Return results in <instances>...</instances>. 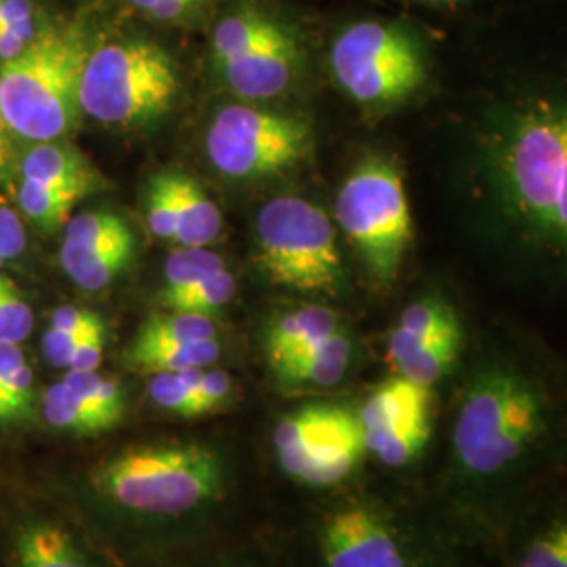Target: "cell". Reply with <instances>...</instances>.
Returning <instances> with one entry per match:
<instances>
[{"mask_svg": "<svg viewBox=\"0 0 567 567\" xmlns=\"http://www.w3.org/2000/svg\"><path fill=\"white\" fill-rule=\"evenodd\" d=\"M82 487L103 507L143 522L177 519L215 503L225 463L196 442H152L124 447L86 471Z\"/></svg>", "mask_w": 567, "mask_h": 567, "instance_id": "obj_1", "label": "cell"}, {"mask_svg": "<svg viewBox=\"0 0 567 567\" xmlns=\"http://www.w3.org/2000/svg\"><path fill=\"white\" fill-rule=\"evenodd\" d=\"M93 44L82 25H47L16 60L0 63V112L25 142H60L81 116L79 91Z\"/></svg>", "mask_w": 567, "mask_h": 567, "instance_id": "obj_2", "label": "cell"}, {"mask_svg": "<svg viewBox=\"0 0 567 567\" xmlns=\"http://www.w3.org/2000/svg\"><path fill=\"white\" fill-rule=\"evenodd\" d=\"M496 175L511 210L540 236L566 243L567 121L538 107L513 122L496 154Z\"/></svg>", "mask_w": 567, "mask_h": 567, "instance_id": "obj_3", "label": "cell"}, {"mask_svg": "<svg viewBox=\"0 0 567 567\" xmlns=\"http://www.w3.org/2000/svg\"><path fill=\"white\" fill-rule=\"evenodd\" d=\"M179 70L158 42L121 39L93 47L81 76V114L133 128L161 121L179 95Z\"/></svg>", "mask_w": 567, "mask_h": 567, "instance_id": "obj_4", "label": "cell"}, {"mask_svg": "<svg viewBox=\"0 0 567 567\" xmlns=\"http://www.w3.org/2000/svg\"><path fill=\"white\" fill-rule=\"evenodd\" d=\"M545 426L543 402L526 379L487 368L468 386L454 425V454L471 475H496L517 463Z\"/></svg>", "mask_w": 567, "mask_h": 567, "instance_id": "obj_5", "label": "cell"}, {"mask_svg": "<svg viewBox=\"0 0 567 567\" xmlns=\"http://www.w3.org/2000/svg\"><path fill=\"white\" fill-rule=\"evenodd\" d=\"M337 219L370 276L377 282H393L412 243V217L400 168L381 156L358 164L337 196Z\"/></svg>", "mask_w": 567, "mask_h": 567, "instance_id": "obj_6", "label": "cell"}, {"mask_svg": "<svg viewBox=\"0 0 567 567\" xmlns=\"http://www.w3.org/2000/svg\"><path fill=\"white\" fill-rule=\"evenodd\" d=\"M259 264L267 278L301 292L334 295L344 280L334 225L324 210L301 198H276L257 219Z\"/></svg>", "mask_w": 567, "mask_h": 567, "instance_id": "obj_7", "label": "cell"}, {"mask_svg": "<svg viewBox=\"0 0 567 567\" xmlns=\"http://www.w3.org/2000/svg\"><path fill=\"white\" fill-rule=\"evenodd\" d=\"M330 65L344 93L364 105L410 97L426 81L419 39L393 21H360L332 44Z\"/></svg>", "mask_w": 567, "mask_h": 567, "instance_id": "obj_8", "label": "cell"}, {"mask_svg": "<svg viewBox=\"0 0 567 567\" xmlns=\"http://www.w3.org/2000/svg\"><path fill=\"white\" fill-rule=\"evenodd\" d=\"M311 142V126L301 116L234 103L210 122L206 154L229 179H264L303 163Z\"/></svg>", "mask_w": 567, "mask_h": 567, "instance_id": "obj_9", "label": "cell"}, {"mask_svg": "<svg viewBox=\"0 0 567 567\" xmlns=\"http://www.w3.org/2000/svg\"><path fill=\"white\" fill-rule=\"evenodd\" d=\"M284 473L307 486H334L364 458V431L358 412L337 404H309L290 412L274 429Z\"/></svg>", "mask_w": 567, "mask_h": 567, "instance_id": "obj_10", "label": "cell"}, {"mask_svg": "<svg viewBox=\"0 0 567 567\" xmlns=\"http://www.w3.org/2000/svg\"><path fill=\"white\" fill-rule=\"evenodd\" d=\"M358 416L365 452L386 466L408 465L421 456L431 437L429 386L404 377L389 379L370 393Z\"/></svg>", "mask_w": 567, "mask_h": 567, "instance_id": "obj_11", "label": "cell"}, {"mask_svg": "<svg viewBox=\"0 0 567 567\" xmlns=\"http://www.w3.org/2000/svg\"><path fill=\"white\" fill-rule=\"evenodd\" d=\"M137 240L116 213H82L65 224L60 265L86 292H100L122 276L135 259Z\"/></svg>", "mask_w": 567, "mask_h": 567, "instance_id": "obj_12", "label": "cell"}, {"mask_svg": "<svg viewBox=\"0 0 567 567\" xmlns=\"http://www.w3.org/2000/svg\"><path fill=\"white\" fill-rule=\"evenodd\" d=\"M322 555L326 567H405L393 532L365 507L341 508L328 517Z\"/></svg>", "mask_w": 567, "mask_h": 567, "instance_id": "obj_13", "label": "cell"}, {"mask_svg": "<svg viewBox=\"0 0 567 567\" xmlns=\"http://www.w3.org/2000/svg\"><path fill=\"white\" fill-rule=\"evenodd\" d=\"M11 567H103L76 532L55 515L25 511L9 527Z\"/></svg>", "mask_w": 567, "mask_h": 567, "instance_id": "obj_14", "label": "cell"}, {"mask_svg": "<svg viewBox=\"0 0 567 567\" xmlns=\"http://www.w3.org/2000/svg\"><path fill=\"white\" fill-rule=\"evenodd\" d=\"M297 65L299 44L282 25L274 37L248 53L224 61L217 68L236 95L250 102H264L282 95L295 79Z\"/></svg>", "mask_w": 567, "mask_h": 567, "instance_id": "obj_15", "label": "cell"}, {"mask_svg": "<svg viewBox=\"0 0 567 567\" xmlns=\"http://www.w3.org/2000/svg\"><path fill=\"white\" fill-rule=\"evenodd\" d=\"M21 179L74 192L81 198L97 194L105 187L102 173L91 164L79 147L70 143H32L20 163Z\"/></svg>", "mask_w": 567, "mask_h": 567, "instance_id": "obj_16", "label": "cell"}, {"mask_svg": "<svg viewBox=\"0 0 567 567\" xmlns=\"http://www.w3.org/2000/svg\"><path fill=\"white\" fill-rule=\"evenodd\" d=\"M351 362V339L339 328L320 343L276 365V379L284 389H326L339 385Z\"/></svg>", "mask_w": 567, "mask_h": 567, "instance_id": "obj_17", "label": "cell"}, {"mask_svg": "<svg viewBox=\"0 0 567 567\" xmlns=\"http://www.w3.org/2000/svg\"><path fill=\"white\" fill-rule=\"evenodd\" d=\"M341 328L334 311L307 305L276 318L265 330V353L271 368L299 355Z\"/></svg>", "mask_w": 567, "mask_h": 567, "instance_id": "obj_18", "label": "cell"}, {"mask_svg": "<svg viewBox=\"0 0 567 567\" xmlns=\"http://www.w3.org/2000/svg\"><path fill=\"white\" fill-rule=\"evenodd\" d=\"M168 179L177 206L175 243L183 248H206L215 243L224 227L219 206L206 196L200 183L182 171H168Z\"/></svg>", "mask_w": 567, "mask_h": 567, "instance_id": "obj_19", "label": "cell"}, {"mask_svg": "<svg viewBox=\"0 0 567 567\" xmlns=\"http://www.w3.org/2000/svg\"><path fill=\"white\" fill-rule=\"evenodd\" d=\"M454 328H461V320L454 307L442 297H425L405 307L404 313L400 316V322L389 334L386 358L395 365L416 347Z\"/></svg>", "mask_w": 567, "mask_h": 567, "instance_id": "obj_20", "label": "cell"}, {"mask_svg": "<svg viewBox=\"0 0 567 567\" xmlns=\"http://www.w3.org/2000/svg\"><path fill=\"white\" fill-rule=\"evenodd\" d=\"M39 414L51 431L68 437H93L118 425L114 419L89 404L74 389L58 381L39 398Z\"/></svg>", "mask_w": 567, "mask_h": 567, "instance_id": "obj_21", "label": "cell"}, {"mask_svg": "<svg viewBox=\"0 0 567 567\" xmlns=\"http://www.w3.org/2000/svg\"><path fill=\"white\" fill-rule=\"evenodd\" d=\"M39 414L34 370L20 344L0 343V429H18Z\"/></svg>", "mask_w": 567, "mask_h": 567, "instance_id": "obj_22", "label": "cell"}, {"mask_svg": "<svg viewBox=\"0 0 567 567\" xmlns=\"http://www.w3.org/2000/svg\"><path fill=\"white\" fill-rule=\"evenodd\" d=\"M221 355L217 339L198 343H168V341H140L133 339L124 349V364L143 374L179 372L189 368H208Z\"/></svg>", "mask_w": 567, "mask_h": 567, "instance_id": "obj_23", "label": "cell"}, {"mask_svg": "<svg viewBox=\"0 0 567 567\" xmlns=\"http://www.w3.org/2000/svg\"><path fill=\"white\" fill-rule=\"evenodd\" d=\"M282 28L280 21L255 9H244L227 16L213 32V60L215 65L248 53L257 44L267 41Z\"/></svg>", "mask_w": 567, "mask_h": 567, "instance_id": "obj_24", "label": "cell"}, {"mask_svg": "<svg viewBox=\"0 0 567 567\" xmlns=\"http://www.w3.org/2000/svg\"><path fill=\"white\" fill-rule=\"evenodd\" d=\"M463 349V326L447 330L444 334L426 341L408 353L402 362L395 364L400 377L412 383L431 386L444 379L452 365L456 364Z\"/></svg>", "mask_w": 567, "mask_h": 567, "instance_id": "obj_25", "label": "cell"}, {"mask_svg": "<svg viewBox=\"0 0 567 567\" xmlns=\"http://www.w3.org/2000/svg\"><path fill=\"white\" fill-rule=\"evenodd\" d=\"M236 295V278L224 269L219 274H213L200 282L189 284L182 290L173 292H158L156 303L164 311H179V313H198L210 316L224 309Z\"/></svg>", "mask_w": 567, "mask_h": 567, "instance_id": "obj_26", "label": "cell"}, {"mask_svg": "<svg viewBox=\"0 0 567 567\" xmlns=\"http://www.w3.org/2000/svg\"><path fill=\"white\" fill-rule=\"evenodd\" d=\"M204 368H189L179 372H158L150 374L147 398L166 414L182 419H198V385L203 379Z\"/></svg>", "mask_w": 567, "mask_h": 567, "instance_id": "obj_27", "label": "cell"}, {"mask_svg": "<svg viewBox=\"0 0 567 567\" xmlns=\"http://www.w3.org/2000/svg\"><path fill=\"white\" fill-rule=\"evenodd\" d=\"M79 200L82 198L74 192L44 187L28 179H21L18 187L21 215L44 231H55L61 225L68 224V217Z\"/></svg>", "mask_w": 567, "mask_h": 567, "instance_id": "obj_28", "label": "cell"}, {"mask_svg": "<svg viewBox=\"0 0 567 567\" xmlns=\"http://www.w3.org/2000/svg\"><path fill=\"white\" fill-rule=\"evenodd\" d=\"M219 328L210 316L156 311L137 330L140 341H168V343H198L217 339Z\"/></svg>", "mask_w": 567, "mask_h": 567, "instance_id": "obj_29", "label": "cell"}, {"mask_svg": "<svg viewBox=\"0 0 567 567\" xmlns=\"http://www.w3.org/2000/svg\"><path fill=\"white\" fill-rule=\"evenodd\" d=\"M224 257L206 248H182L168 255L163 271V288L158 292L182 290L189 284L200 282L204 278L224 271Z\"/></svg>", "mask_w": 567, "mask_h": 567, "instance_id": "obj_30", "label": "cell"}, {"mask_svg": "<svg viewBox=\"0 0 567 567\" xmlns=\"http://www.w3.org/2000/svg\"><path fill=\"white\" fill-rule=\"evenodd\" d=\"M70 389H74L91 405L102 410L110 419L121 423L126 414V398L122 391L121 383L102 374L100 370L89 372H76L68 370L61 379Z\"/></svg>", "mask_w": 567, "mask_h": 567, "instance_id": "obj_31", "label": "cell"}, {"mask_svg": "<svg viewBox=\"0 0 567 567\" xmlns=\"http://www.w3.org/2000/svg\"><path fill=\"white\" fill-rule=\"evenodd\" d=\"M34 330V311L23 299L20 286L0 274V343L21 344Z\"/></svg>", "mask_w": 567, "mask_h": 567, "instance_id": "obj_32", "label": "cell"}, {"mask_svg": "<svg viewBox=\"0 0 567 567\" xmlns=\"http://www.w3.org/2000/svg\"><path fill=\"white\" fill-rule=\"evenodd\" d=\"M145 219L150 231L161 240H175L177 206L171 189L168 171L154 175L145 192Z\"/></svg>", "mask_w": 567, "mask_h": 567, "instance_id": "obj_33", "label": "cell"}, {"mask_svg": "<svg viewBox=\"0 0 567 567\" xmlns=\"http://www.w3.org/2000/svg\"><path fill=\"white\" fill-rule=\"evenodd\" d=\"M519 567H567L566 522H555L538 536L522 559Z\"/></svg>", "mask_w": 567, "mask_h": 567, "instance_id": "obj_34", "label": "cell"}, {"mask_svg": "<svg viewBox=\"0 0 567 567\" xmlns=\"http://www.w3.org/2000/svg\"><path fill=\"white\" fill-rule=\"evenodd\" d=\"M0 25L16 32L25 42H34L44 30L37 18V7L32 0H4Z\"/></svg>", "mask_w": 567, "mask_h": 567, "instance_id": "obj_35", "label": "cell"}, {"mask_svg": "<svg viewBox=\"0 0 567 567\" xmlns=\"http://www.w3.org/2000/svg\"><path fill=\"white\" fill-rule=\"evenodd\" d=\"M234 398V381L227 372L221 370H203V379L198 385V404L200 414H215L224 410Z\"/></svg>", "mask_w": 567, "mask_h": 567, "instance_id": "obj_36", "label": "cell"}, {"mask_svg": "<svg viewBox=\"0 0 567 567\" xmlns=\"http://www.w3.org/2000/svg\"><path fill=\"white\" fill-rule=\"evenodd\" d=\"M100 326H95V328H100ZM93 330H89V332H93ZM89 332H63V330H55V328H47V332L42 334L41 343L44 362L53 365V368H65L68 370L70 358H72L76 344L81 343Z\"/></svg>", "mask_w": 567, "mask_h": 567, "instance_id": "obj_37", "label": "cell"}, {"mask_svg": "<svg viewBox=\"0 0 567 567\" xmlns=\"http://www.w3.org/2000/svg\"><path fill=\"white\" fill-rule=\"evenodd\" d=\"M25 246H28V236H25V227L20 215H16L7 206H0V255L7 261H16L23 255Z\"/></svg>", "mask_w": 567, "mask_h": 567, "instance_id": "obj_38", "label": "cell"}, {"mask_svg": "<svg viewBox=\"0 0 567 567\" xmlns=\"http://www.w3.org/2000/svg\"><path fill=\"white\" fill-rule=\"evenodd\" d=\"M105 339H107V330L105 324L95 328L93 332H89L81 343L76 344L68 370H76V372H89V370H100L103 360V351H105Z\"/></svg>", "mask_w": 567, "mask_h": 567, "instance_id": "obj_39", "label": "cell"}, {"mask_svg": "<svg viewBox=\"0 0 567 567\" xmlns=\"http://www.w3.org/2000/svg\"><path fill=\"white\" fill-rule=\"evenodd\" d=\"M131 7L147 13L154 20H175L198 0H126Z\"/></svg>", "mask_w": 567, "mask_h": 567, "instance_id": "obj_40", "label": "cell"}, {"mask_svg": "<svg viewBox=\"0 0 567 567\" xmlns=\"http://www.w3.org/2000/svg\"><path fill=\"white\" fill-rule=\"evenodd\" d=\"M11 166V128L0 112V182L7 179Z\"/></svg>", "mask_w": 567, "mask_h": 567, "instance_id": "obj_41", "label": "cell"}, {"mask_svg": "<svg viewBox=\"0 0 567 567\" xmlns=\"http://www.w3.org/2000/svg\"><path fill=\"white\" fill-rule=\"evenodd\" d=\"M9 264V261H7V259H4V257H2V255H0V267H4V265Z\"/></svg>", "mask_w": 567, "mask_h": 567, "instance_id": "obj_42", "label": "cell"}, {"mask_svg": "<svg viewBox=\"0 0 567 567\" xmlns=\"http://www.w3.org/2000/svg\"><path fill=\"white\" fill-rule=\"evenodd\" d=\"M433 2H456V0H433Z\"/></svg>", "mask_w": 567, "mask_h": 567, "instance_id": "obj_43", "label": "cell"}, {"mask_svg": "<svg viewBox=\"0 0 567 567\" xmlns=\"http://www.w3.org/2000/svg\"><path fill=\"white\" fill-rule=\"evenodd\" d=\"M2 2H4V0H0V16H2Z\"/></svg>", "mask_w": 567, "mask_h": 567, "instance_id": "obj_44", "label": "cell"}]
</instances>
